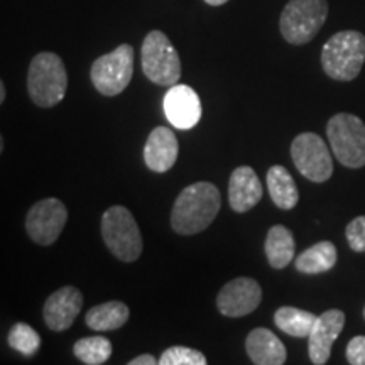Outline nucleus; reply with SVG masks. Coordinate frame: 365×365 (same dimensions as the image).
I'll list each match as a JSON object with an SVG mask.
<instances>
[{
    "label": "nucleus",
    "instance_id": "f257e3e1",
    "mask_svg": "<svg viewBox=\"0 0 365 365\" xmlns=\"http://www.w3.org/2000/svg\"><path fill=\"white\" fill-rule=\"evenodd\" d=\"M222 207L220 190L213 182L186 186L173 205L171 227L180 235H195L210 227Z\"/></svg>",
    "mask_w": 365,
    "mask_h": 365
},
{
    "label": "nucleus",
    "instance_id": "f03ea898",
    "mask_svg": "<svg viewBox=\"0 0 365 365\" xmlns=\"http://www.w3.org/2000/svg\"><path fill=\"white\" fill-rule=\"evenodd\" d=\"M365 63V36L359 31H340L323 46L322 66L330 78L352 81Z\"/></svg>",
    "mask_w": 365,
    "mask_h": 365
},
{
    "label": "nucleus",
    "instance_id": "7ed1b4c3",
    "mask_svg": "<svg viewBox=\"0 0 365 365\" xmlns=\"http://www.w3.org/2000/svg\"><path fill=\"white\" fill-rule=\"evenodd\" d=\"M68 73L65 63L54 53L36 54L27 73V91L38 107H54L65 98Z\"/></svg>",
    "mask_w": 365,
    "mask_h": 365
},
{
    "label": "nucleus",
    "instance_id": "20e7f679",
    "mask_svg": "<svg viewBox=\"0 0 365 365\" xmlns=\"http://www.w3.org/2000/svg\"><path fill=\"white\" fill-rule=\"evenodd\" d=\"M102 237L108 250L122 262H134L143 254V235L132 213L113 205L102 217Z\"/></svg>",
    "mask_w": 365,
    "mask_h": 365
},
{
    "label": "nucleus",
    "instance_id": "39448f33",
    "mask_svg": "<svg viewBox=\"0 0 365 365\" xmlns=\"http://www.w3.org/2000/svg\"><path fill=\"white\" fill-rule=\"evenodd\" d=\"M328 143L333 156L350 170L365 166V124L352 113H336L328 120Z\"/></svg>",
    "mask_w": 365,
    "mask_h": 365
},
{
    "label": "nucleus",
    "instance_id": "423d86ee",
    "mask_svg": "<svg viewBox=\"0 0 365 365\" xmlns=\"http://www.w3.org/2000/svg\"><path fill=\"white\" fill-rule=\"evenodd\" d=\"M327 17V0H289L279 19L282 38L294 46L307 44L319 33Z\"/></svg>",
    "mask_w": 365,
    "mask_h": 365
},
{
    "label": "nucleus",
    "instance_id": "0eeeda50",
    "mask_svg": "<svg viewBox=\"0 0 365 365\" xmlns=\"http://www.w3.org/2000/svg\"><path fill=\"white\" fill-rule=\"evenodd\" d=\"M143 71L153 83L173 86L180 81L181 59L170 38L161 31H150L140 48Z\"/></svg>",
    "mask_w": 365,
    "mask_h": 365
},
{
    "label": "nucleus",
    "instance_id": "6e6552de",
    "mask_svg": "<svg viewBox=\"0 0 365 365\" xmlns=\"http://www.w3.org/2000/svg\"><path fill=\"white\" fill-rule=\"evenodd\" d=\"M134 75V49L130 44H120L112 53L95 59L90 78L98 93L115 97L129 86Z\"/></svg>",
    "mask_w": 365,
    "mask_h": 365
},
{
    "label": "nucleus",
    "instance_id": "1a4fd4ad",
    "mask_svg": "<svg viewBox=\"0 0 365 365\" xmlns=\"http://www.w3.org/2000/svg\"><path fill=\"white\" fill-rule=\"evenodd\" d=\"M294 166L307 180L325 182L333 175V159L325 140L314 132H303L291 144Z\"/></svg>",
    "mask_w": 365,
    "mask_h": 365
},
{
    "label": "nucleus",
    "instance_id": "9d476101",
    "mask_svg": "<svg viewBox=\"0 0 365 365\" xmlns=\"http://www.w3.org/2000/svg\"><path fill=\"white\" fill-rule=\"evenodd\" d=\"M68 220L65 203L58 198H44L34 203L26 217V230L39 245H51L61 235Z\"/></svg>",
    "mask_w": 365,
    "mask_h": 365
},
{
    "label": "nucleus",
    "instance_id": "9b49d317",
    "mask_svg": "<svg viewBox=\"0 0 365 365\" xmlns=\"http://www.w3.org/2000/svg\"><path fill=\"white\" fill-rule=\"evenodd\" d=\"M262 301V287L252 277H235L222 287L217 307L223 317L242 318L250 314Z\"/></svg>",
    "mask_w": 365,
    "mask_h": 365
},
{
    "label": "nucleus",
    "instance_id": "f8f14e48",
    "mask_svg": "<svg viewBox=\"0 0 365 365\" xmlns=\"http://www.w3.org/2000/svg\"><path fill=\"white\" fill-rule=\"evenodd\" d=\"M164 113L176 129L190 130L202 118V102L188 85H173L164 95Z\"/></svg>",
    "mask_w": 365,
    "mask_h": 365
},
{
    "label": "nucleus",
    "instance_id": "ddd939ff",
    "mask_svg": "<svg viewBox=\"0 0 365 365\" xmlns=\"http://www.w3.org/2000/svg\"><path fill=\"white\" fill-rule=\"evenodd\" d=\"M345 327V313L341 309H328L319 314L308 336V355L314 365L328 362L331 346Z\"/></svg>",
    "mask_w": 365,
    "mask_h": 365
},
{
    "label": "nucleus",
    "instance_id": "4468645a",
    "mask_svg": "<svg viewBox=\"0 0 365 365\" xmlns=\"http://www.w3.org/2000/svg\"><path fill=\"white\" fill-rule=\"evenodd\" d=\"M83 308V294L75 286L54 291L44 303L43 317L51 331H65L73 325Z\"/></svg>",
    "mask_w": 365,
    "mask_h": 365
},
{
    "label": "nucleus",
    "instance_id": "2eb2a0df",
    "mask_svg": "<svg viewBox=\"0 0 365 365\" xmlns=\"http://www.w3.org/2000/svg\"><path fill=\"white\" fill-rule=\"evenodd\" d=\"M262 200V182L250 166H239L228 181V203L234 212L245 213Z\"/></svg>",
    "mask_w": 365,
    "mask_h": 365
},
{
    "label": "nucleus",
    "instance_id": "dca6fc26",
    "mask_svg": "<svg viewBox=\"0 0 365 365\" xmlns=\"http://www.w3.org/2000/svg\"><path fill=\"white\" fill-rule=\"evenodd\" d=\"M180 144L175 132L168 127H156L150 130L144 148L145 166L154 173H166L175 166Z\"/></svg>",
    "mask_w": 365,
    "mask_h": 365
},
{
    "label": "nucleus",
    "instance_id": "f3484780",
    "mask_svg": "<svg viewBox=\"0 0 365 365\" xmlns=\"http://www.w3.org/2000/svg\"><path fill=\"white\" fill-rule=\"evenodd\" d=\"M245 350L255 365H282L287 359L284 344L267 328H254L245 340Z\"/></svg>",
    "mask_w": 365,
    "mask_h": 365
},
{
    "label": "nucleus",
    "instance_id": "a211bd4d",
    "mask_svg": "<svg viewBox=\"0 0 365 365\" xmlns=\"http://www.w3.org/2000/svg\"><path fill=\"white\" fill-rule=\"evenodd\" d=\"M130 317V309L122 301H107L97 304L86 313V327L95 331H112L124 327Z\"/></svg>",
    "mask_w": 365,
    "mask_h": 365
},
{
    "label": "nucleus",
    "instance_id": "6ab92c4d",
    "mask_svg": "<svg viewBox=\"0 0 365 365\" xmlns=\"http://www.w3.org/2000/svg\"><path fill=\"white\" fill-rule=\"evenodd\" d=\"M267 190L279 210H293L299 202L298 186L284 166H272L267 171Z\"/></svg>",
    "mask_w": 365,
    "mask_h": 365
},
{
    "label": "nucleus",
    "instance_id": "aec40b11",
    "mask_svg": "<svg viewBox=\"0 0 365 365\" xmlns=\"http://www.w3.org/2000/svg\"><path fill=\"white\" fill-rule=\"evenodd\" d=\"M294 237L291 230L284 225H274L269 228L266 237V257L271 267L284 269L287 264H291L294 257Z\"/></svg>",
    "mask_w": 365,
    "mask_h": 365
},
{
    "label": "nucleus",
    "instance_id": "412c9836",
    "mask_svg": "<svg viewBox=\"0 0 365 365\" xmlns=\"http://www.w3.org/2000/svg\"><path fill=\"white\" fill-rule=\"evenodd\" d=\"M336 247L330 240L318 242V244L308 247L304 252H301L296 259L294 266L301 274H323L328 272L336 264Z\"/></svg>",
    "mask_w": 365,
    "mask_h": 365
},
{
    "label": "nucleus",
    "instance_id": "4be33fe9",
    "mask_svg": "<svg viewBox=\"0 0 365 365\" xmlns=\"http://www.w3.org/2000/svg\"><path fill=\"white\" fill-rule=\"evenodd\" d=\"M317 318V314H313L312 312H304V309L293 307H282L274 314V323L286 335L304 339L312 333Z\"/></svg>",
    "mask_w": 365,
    "mask_h": 365
},
{
    "label": "nucleus",
    "instance_id": "5701e85b",
    "mask_svg": "<svg viewBox=\"0 0 365 365\" xmlns=\"http://www.w3.org/2000/svg\"><path fill=\"white\" fill-rule=\"evenodd\" d=\"M75 357L86 365H102L110 359L112 341L102 335L86 336L73 346Z\"/></svg>",
    "mask_w": 365,
    "mask_h": 365
},
{
    "label": "nucleus",
    "instance_id": "b1692460",
    "mask_svg": "<svg viewBox=\"0 0 365 365\" xmlns=\"http://www.w3.org/2000/svg\"><path fill=\"white\" fill-rule=\"evenodd\" d=\"M7 341L16 352L24 355V357H33L38 354L41 346L39 333L27 323H16L9 331Z\"/></svg>",
    "mask_w": 365,
    "mask_h": 365
},
{
    "label": "nucleus",
    "instance_id": "393cba45",
    "mask_svg": "<svg viewBox=\"0 0 365 365\" xmlns=\"http://www.w3.org/2000/svg\"><path fill=\"white\" fill-rule=\"evenodd\" d=\"M159 365H207V357L200 350L178 345L164 350Z\"/></svg>",
    "mask_w": 365,
    "mask_h": 365
},
{
    "label": "nucleus",
    "instance_id": "a878e982",
    "mask_svg": "<svg viewBox=\"0 0 365 365\" xmlns=\"http://www.w3.org/2000/svg\"><path fill=\"white\" fill-rule=\"evenodd\" d=\"M345 237L354 252H365V215L354 218L346 225Z\"/></svg>",
    "mask_w": 365,
    "mask_h": 365
},
{
    "label": "nucleus",
    "instance_id": "bb28decb",
    "mask_svg": "<svg viewBox=\"0 0 365 365\" xmlns=\"http://www.w3.org/2000/svg\"><path fill=\"white\" fill-rule=\"evenodd\" d=\"M346 362L352 365H365V336H354L346 345Z\"/></svg>",
    "mask_w": 365,
    "mask_h": 365
},
{
    "label": "nucleus",
    "instance_id": "cd10ccee",
    "mask_svg": "<svg viewBox=\"0 0 365 365\" xmlns=\"http://www.w3.org/2000/svg\"><path fill=\"white\" fill-rule=\"evenodd\" d=\"M159 364V360H156L154 355H149V354H144V355H139V357L132 359L129 365H156Z\"/></svg>",
    "mask_w": 365,
    "mask_h": 365
},
{
    "label": "nucleus",
    "instance_id": "c85d7f7f",
    "mask_svg": "<svg viewBox=\"0 0 365 365\" xmlns=\"http://www.w3.org/2000/svg\"><path fill=\"white\" fill-rule=\"evenodd\" d=\"M205 2L208 4V6H213V7H218V6H223V4H227L228 0H205Z\"/></svg>",
    "mask_w": 365,
    "mask_h": 365
},
{
    "label": "nucleus",
    "instance_id": "c756f323",
    "mask_svg": "<svg viewBox=\"0 0 365 365\" xmlns=\"http://www.w3.org/2000/svg\"><path fill=\"white\" fill-rule=\"evenodd\" d=\"M6 102V85L0 83V103Z\"/></svg>",
    "mask_w": 365,
    "mask_h": 365
},
{
    "label": "nucleus",
    "instance_id": "7c9ffc66",
    "mask_svg": "<svg viewBox=\"0 0 365 365\" xmlns=\"http://www.w3.org/2000/svg\"><path fill=\"white\" fill-rule=\"evenodd\" d=\"M364 318H365V308H364Z\"/></svg>",
    "mask_w": 365,
    "mask_h": 365
}]
</instances>
